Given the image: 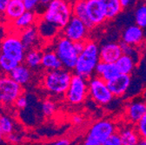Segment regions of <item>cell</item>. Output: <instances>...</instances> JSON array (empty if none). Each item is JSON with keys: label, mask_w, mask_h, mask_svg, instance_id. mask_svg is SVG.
Here are the masks:
<instances>
[{"label": "cell", "mask_w": 146, "mask_h": 145, "mask_svg": "<svg viewBox=\"0 0 146 145\" xmlns=\"http://www.w3.org/2000/svg\"><path fill=\"white\" fill-rule=\"evenodd\" d=\"M99 48L94 41L87 39L84 50L78 55V61L74 69L75 74L90 79L92 77L98 64L100 62Z\"/></svg>", "instance_id": "cell-1"}, {"label": "cell", "mask_w": 146, "mask_h": 145, "mask_svg": "<svg viewBox=\"0 0 146 145\" xmlns=\"http://www.w3.org/2000/svg\"><path fill=\"white\" fill-rule=\"evenodd\" d=\"M72 16L71 3L64 0H53L45 8L41 19L63 30Z\"/></svg>", "instance_id": "cell-2"}, {"label": "cell", "mask_w": 146, "mask_h": 145, "mask_svg": "<svg viewBox=\"0 0 146 145\" xmlns=\"http://www.w3.org/2000/svg\"><path fill=\"white\" fill-rule=\"evenodd\" d=\"M72 74L70 70L60 69L46 71L44 75L42 85L44 89L53 95L65 94L70 86Z\"/></svg>", "instance_id": "cell-3"}, {"label": "cell", "mask_w": 146, "mask_h": 145, "mask_svg": "<svg viewBox=\"0 0 146 145\" xmlns=\"http://www.w3.org/2000/svg\"><path fill=\"white\" fill-rule=\"evenodd\" d=\"M54 51L60 59L64 69L70 71L74 70L79 55L74 47V43L63 35L58 36L55 42Z\"/></svg>", "instance_id": "cell-4"}, {"label": "cell", "mask_w": 146, "mask_h": 145, "mask_svg": "<svg viewBox=\"0 0 146 145\" xmlns=\"http://www.w3.org/2000/svg\"><path fill=\"white\" fill-rule=\"evenodd\" d=\"M26 51L19 35L14 32L5 36L0 43V54L13 59L18 64H22L25 61Z\"/></svg>", "instance_id": "cell-5"}, {"label": "cell", "mask_w": 146, "mask_h": 145, "mask_svg": "<svg viewBox=\"0 0 146 145\" xmlns=\"http://www.w3.org/2000/svg\"><path fill=\"white\" fill-rule=\"evenodd\" d=\"M89 95L88 80L73 74L70 86L65 93V99L70 105H79L84 103Z\"/></svg>", "instance_id": "cell-6"}, {"label": "cell", "mask_w": 146, "mask_h": 145, "mask_svg": "<svg viewBox=\"0 0 146 145\" xmlns=\"http://www.w3.org/2000/svg\"><path fill=\"white\" fill-rule=\"evenodd\" d=\"M23 88L9 75L0 73V104L11 105L22 96Z\"/></svg>", "instance_id": "cell-7"}, {"label": "cell", "mask_w": 146, "mask_h": 145, "mask_svg": "<svg viewBox=\"0 0 146 145\" xmlns=\"http://www.w3.org/2000/svg\"><path fill=\"white\" fill-rule=\"evenodd\" d=\"M88 87L89 96L99 105H108L114 98L106 82L98 77H92L88 79Z\"/></svg>", "instance_id": "cell-8"}, {"label": "cell", "mask_w": 146, "mask_h": 145, "mask_svg": "<svg viewBox=\"0 0 146 145\" xmlns=\"http://www.w3.org/2000/svg\"><path fill=\"white\" fill-rule=\"evenodd\" d=\"M89 29L85 24L78 17L72 16L69 23L62 30V35L73 43L86 41Z\"/></svg>", "instance_id": "cell-9"}, {"label": "cell", "mask_w": 146, "mask_h": 145, "mask_svg": "<svg viewBox=\"0 0 146 145\" xmlns=\"http://www.w3.org/2000/svg\"><path fill=\"white\" fill-rule=\"evenodd\" d=\"M117 130V124L113 121L109 119H103L95 122L90 127L87 136L100 142H103L109 136L116 133Z\"/></svg>", "instance_id": "cell-10"}, {"label": "cell", "mask_w": 146, "mask_h": 145, "mask_svg": "<svg viewBox=\"0 0 146 145\" xmlns=\"http://www.w3.org/2000/svg\"><path fill=\"white\" fill-rule=\"evenodd\" d=\"M125 119L130 124L136 125L146 114V102L142 98L130 101L125 107Z\"/></svg>", "instance_id": "cell-11"}, {"label": "cell", "mask_w": 146, "mask_h": 145, "mask_svg": "<svg viewBox=\"0 0 146 145\" xmlns=\"http://www.w3.org/2000/svg\"><path fill=\"white\" fill-rule=\"evenodd\" d=\"M106 83L113 97H123L129 89L131 84V76L119 74Z\"/></svg>", "instance_id": "cell-12"}, {"label": "cell", "mask_w": 146, "mask_h": 145, "mask_svg": "<svg viewBox=\"0 0 146 145\" xmlns=\"http://www.w3.org/2000/svg\"><path fill=\"white\" fill-rule=\"evenodd\" d=\"M123 55L120 43H107L99 48L100 61L108 64H116Z\"/></svg>", "instance_id": "cell-13"}, {"label": "cell", "mask_w": 146, "mask_h": 145, "mask_svg": "<svg viewBox=\"0 0 146 145\" xmlns=\"http://www.w3.org/2000/svg\"><path fill=\"white\" fill-rule=\"evenodd\" d=\"M86 10L89 20L93 27L103 24L106 19L104 8L99 0H86Z\"/></svg>", "instance_id": "cell-14"}, {"label": "cell", "mask_w": 146, "mask_h": 145, "mask_svg": "<svg viewBox=\"0 0 146 145\" xmlns=\"http://www.w3.org/2000/svg\"><path fill=\"white\" fill-rule=\"evenodd\" d=\"M143 30L136 24L127 27L122 33V42L131 46L139 47L143 43Z\"/></svg>", "instance_id": "cell-15"}, {"label": "cell", "mask_w": 146, "mask_h": 145, "mask_svg": "<svg viewBox=\"0 0 146 145\" xmlns=\"http://www.w3.org/2000/svg\"><path fill=\"white\" fill-rule=\"evenodd\" d=\"M18 35H19L20 39L26 50L35 49L36 45L38 43L39 37H40L38 34V28H36V25L23 30L22 31L18 32Z\"/></svg>", "instance_id": "cell-16"}, {"label": "cell", "mask_w": 146, "mask_h": 145, "mask_svg": "<svg viewBox=\"0 0 146 145\" xmlns=\"http://www.w3.org/2000/svg\"><path fill=\"white\" fill-rule=\"evenodd\" d=\"M95 73L97 74V77L107 83L119 75V71L116 64H108L100 61L96 67Z\"/></svg>", "instance_id": "cell-17"}, {"label": "cell", "mask_w": 146, "mask_h": 145, "mask_svg": "<svg viewBox=\"0 0 146 145\" xmlns=\"http://www.w3.org/2000/svg\"><path fill=\"white\" fill-rule=\"evenodd\" d=\"M38 19V15L34 11H26L21 17H18L14 22H12L14 30L18 33L25 29L35 25Z\"/></svg>", "instance_id": "cell-18"}, {"label": "cell", "mask_w": 146, "mask_h": 145, "mask_svg": "<svg viewBox=\"0 0 146 145\" xmlns=\"http://www.w3.org/2000/svg\"><path fill=\"white\" fill-rule=\"evenodd\" d=\"M9 76L17 83L23 86L30 83L32 74H31V69L27 65L24 64H19Z\"/></svg>", "instance_id": "cell-19"}, {"label": "cell", "mask_w": 146, "mask_h": 145, "mask_svg": "<svg viewBox=\"0 0 146 145\" xmlns=\"http://www.w3.org/2000/svg\"><path fill=\"white\" fill-rule=\"evenodd\" d=\"M25 11L26 9L24 1L22 0H11L4 14L6 19L12 23L19 17H21Z\"/></svg>", "instance_id": "cell-20"}, {"label": "cell", "mask_w": 146, "mask_h": 145, "mask_svg": "<svg viewBox=\"0 0 146 145\" xmlns=\"http://www.w3.org/2000/svg\"><path fill=\"white\" fill-rule=\"evenodd\" d=\"M118 134L122 141V145H135L141 140L135 126L133 127L131 124L123 126L119 130Z\"/></svg>", "instance_id": "cell-21"}, {"label": "cell", "mask_w": 146, "mask_h": 145, "mask_svg": "<svg viewBox=\"0 0 146 145\" xmlns=\"http://www.w3.org/2000/svg\"><path fill=\"white\" fill-rule=\"evenodd\" d=\"M41 66L46 71L63 69L62 63L54 50H46L43 52Z\"/></svg>", "instance_id": "cell-22"}, {"label": "cell", "mask_w": 146, "mask_h": 145, "mask_svg": "<svg viewBox=\"0 0 146 145\" xmlns=\"http://www.w3.org/2000/svg\"><path fill=\"white\" fill-rule=\"evenodd\" d=\"M72 15L82 20L89 30L93 28L92 24L89 20L86 10V0H74L71 3Z\"/></svg>", "instance_id": "cell-23"}, {"label": "cell", "mask_w": 146, "mask_h": 145, "mask_svg": "<svg viewBox=\"0 0 146 145\" xmlns=\"http://www.w3.org/2000/svg\"><path fill=\"white\" fill-rule=\"evenodd\" d=\"M107 20H111L117 17L123 10L119 0H99Z\"/></svg>", "instance_id": "cell-24"}, {"label": "cell", "mask_w": 146, "mask_h": 145, "mask_svg": "<svg viewBox=\"0 0 146 145\" xmlns=\"http://www.w3.org/2000/svg\"><path fill=\"white\" fill-rule=\"evenodd\" d=\"M137 63L129 56L123 55L120 57V58L116 62L117 68L119 71V74H124V75H131L134 72Z\"/></svg>", "instance_id": "cell-25"}, {"label": "cell", "mask_w": 146, "mask_h": 145, "mask_svg": "<svg viewBox=\"0 0 146 145\" xmlns=\"http://www.w3.org/2000/svg\"><path fill=\"white\" fill-rule=\"evenodd\" d=\"M38 34L41 38H45V39H50V38H54L58 33L59 29L43 19H40L38 21Z\"/></svg>", "instance_id": "cell-26"}, {"label": "cell", "mask_w": 146, "mask_h": 145, "mask_svg": "<svg viewBox=\"0 0 146 145\" xmlns=\"http://www.w3.org/2000/svg\"><path fill=\"white\" fill-rule=\"evenodd\" d=\"M42 56L43 52L38 50L36 48L31 49L26 51L25 58V64L27 65L30 69H35L38 68L41 65L42 62Z\"/></svg>", "instance_id": "cell-27"}, {"label": "cell", "mask_w": 146, "mask_h": 145, "mask_svg": "<svg viewBox=\"0 0 146 145\" xmlns=\"http://www.w3.org/2000/svg\"><path fill=\"white\" fill-rule=\"evenodd\" d=\"M19 64L13 59L0 54V73L5 75H10L14 69Z\"/></svg>", "instance_id": "cell-28"}, {"label": "cell", "mask_w": 146, "mask_h": 145, "mask_svg": "<svg viewBox=\"0 0 146 145\" xmlns=\"http://www.w3.org/2000/svg\"><path fill=\"white\" fill-rule=\"evenodd\" d=\"M120 45H121L123 55L129 56L137 64L139 59H140V53L138 50V47L131 46V45H129L127 44H124L123 42L120 43Z\"/></svg>", "instance_id": "cell-29"}, {"label": "cell", "mask_w": 146, "mask_h": 145, "mask_svg": "<svg viewBox=\"0 0 146 145\" xmlns=\"http://www.w3.org/2000/svg\"><path fill=\"white\" fill-rule=\"evenodd\" d=\"M136 25L143 29L146 28V4L139 5L135 11Z\"/></svg>", "instance_id": "cell-30"}, {"label": "cell", "mask_w": 146, "mask_h": 145, "mask_svg": "<svg viewBox=\"0 0 146 145\" xmlns=\"http://www.w3.org/2000/svg\"><path fill=\"white\" fill-rule=\"evenodd\" d=\"M0 127H1V131L3 135H9L13 131V122L11 119L8 116L2 115L0 116Z\"/></svg>", "instance_id": "cell-31"}, {"label": "cell", "mask_w": 146, "mask_h": 145, "mask_svg": "<svg viewBox=\"0 0 146 145\" xmlns=\"http://www.w3.org/2000/svg\"><path fill=\"white\" fill-rule=\"evenodd\" d=\"M42 111L46 117H51L56 112V104L50 99H45L42 103Z\"/></svg>", "instance_id": "cell-32"}, {"label": "cell", "mask_w": 146, "mask_h": 145, "mask_svg": "<svg viewBox=\"0 0 146 145\" xmlns=\"http://www.w3.org/2000/svg\"><path fill=\"white\" fill-rule=\"evenodd\" d=\"M135 128L141 139H146V114L135 125Z\"/></svg>", "instance_id": "cell-33"}, {"label": "cell", "mask_w": 146, "mask_h": 145, "mask_svg": "<svg viewBox=\"0 0 146 145\" xmlns=\"http://www.w3.org/2000/svg\"><path fill=\"white\" fill-rule=\"evenodd\" d=\"M102 145H122V141L118 132H116L109 136L104 142H102Z\"/></svg>", "instance_id": "cell-34"}, {"label": "cell", "mask_w": 146, "mask_h": 145, "mask_svg": "<svg viewBox=\"0 0 146 145\" xmlns=\"http://www.w3.org/2000/svg\"><path fill=\"white\" fill-rule=\"evenodd\" d=\"M40 0H24V4L26 11H33L38 6Z\"/></svg>", "instance_id": "cell-35"}, {"label": "cell", "mask_w": 146, "mask_h": 145, "mask_svg": "<svg viewBox=\"0 0 146 145\" xmlns=\"http://www.w3.org/2000/svg\"><path fill=\"white\" fill-rule=\"evenodd\" d=\"M15 106L17 108V109H19V110H23V109L26 108L27 105H28V101H27V98L25 97V96H20L19 97H18L16 102H15Z\"/></svg>", "instance_id": "cell-36"}, {"label": "cell", "mask_w": 146, "mask_h": 145, "mask_svg": "<svg viewBox=\"0 0 146 145\" xmlns=\"http://www.w3.org/2000/svg\"><path fill=\"white\" fill-rule=\"evenodd\" d=\"M6 140L9 142H11V143L16 144V143H18L21 141V136H19L18 135H17V134L12 132V133H11V134L6 136Z\"/></svg>", "instance_id": "cell-37"}, {"label": "cell", "mask_w": 146, "mask_h": 145, "mask_svg": "<svg viewBox=\"0 0 146 145\" xmlns=\"http://www.w3.org/2000/svg\"><path fill=\"white\" fill-rule=\"evenodd\" d=\"M83 145H102V142L93 139V138H91L90 136H86V138L84 139V144Z\"/></svg>", "instance_id": "cell-38"}, {"label": "cell", "mask_w": 146, "mask_h": 145, "mask_svg": "<svg viewBox=\"0 0 146 145\" xmlns=\"http://www.w3.org/2000/svg\"><path fill=\"white\" fill-rule=\"evenodd\" d=\"M85 42L86 41H79V42L74 43V47H75V49L78 54H80L84 50V46H85Z\"/></svg>", "instance_id": "cell-39"}, {"label": "cell", "mask_w": 146, "mask_h": 145, "mask_svg": "<svg viewBox=\"0 0 146 145\" xmlns=\"http://www.w3.org/2000/svg\"><path fill=\"white\" fill-rule=\"evenodd\" d=\"M50 145H70V142L67 138H63V139H59V140L53 142Z\"/></svg>", "instance_id": "cell-40"}, {"label": "cell", "mask_w": 146, "mask_h": 145, "mask_svg": "<svg viewBox=\"0 0 146 145\" xmlns=\"http://www.w3.org/2000/svg\"><path fill=\"white\" fill-rule=\"evenodd\" d=\"M11 0H0V14H4Z\"/></svg>", "instance_id": "cell-41"}, {"label": "cell", "mask_w": 146, "mask_h": 145, "mask_svg": "<svg viewBox=\"0 0 146 145\" xmlns=\"http://www.w3.org/2000/svg\"><path fill=\"white\" fill-rule=\"evenodd\" d=\"M71 121L76 125H80L83 122V117L81 116H78V115H74L71 117Z\"/></svg>", "instance_id": "cell-42"}, {"label": "cell", "mask_w": 146, "mask_h": 145, "mask_svg": "<svg viewBox=\"0 0 146 145\" xmlns=\"http://www.w3.org/2000/svg\"><path fill=\"white\" fill-rule=\"evenodd\" d=\"M122 4L123 8H127L128 6H130L131 4L132 3V0H119Z\"/></svg>", "instance_id": "cell-43"}, {"label": "cell", "mask_w": 146, "mask_h": 145, "mask_svg": "<svg viewBox=\"0 0 146 145\" xmlns=\"http://www.w3.org/2000/svg\"><path fill=\"white\" fill-rule=\"evenodd\" d=\"M52 1H53V0H40L39 5H41L42 6H44V7L46 8Z\"/></svg>", "instance_id": "cell-44"}, {"label": "cell", "mask_w": 146, "mask_h": 145, "mask_svg": "<svg viewBox=\"0 0 146 145\" xmlns=\"http://www.w3.org/2000/svg\"><path fill=\"white\" fill-rule=\"evenodd\" d=\"M139 142L141 143V145H146V139H141Z\"/></svg>", "instance_id": "cell-45"}, {"label": "cell", "mask_w": 146, "mask_h": 145, "mask_svg": "<svg viewBox=\"0 0 146 145\" xmlns=\"http://www.w3.org/2000/svg\"><path fill=\"white\" fill-rule=\"evenodd\" d=\"M2 138H3V134H2L1 132H0V141L2 140Z\"/></svg>", "instance_id": "cell-46"}, {"label": "cell", "mask_w": 146, "mask_h": 145, "mask_svg": "<svg viewBox=\"0 0 146 145\" xmlns=\"http://www.w3.org/2000/svg\"><path fill=\"white\" fill-rule=\"evenodd\" d=\"M64 1H67V2H70V3L71 0H64Z\"/></svg>", "instance_id": "cell-47"}, {"label": "cell", "mask_w": 146, "mask_h": 145, "mask_svg": "<svg viewBox=\"0 0 146 145\" xmlns=\"http://www.w3.org/2000/svg\"><path fill=\"white\" fill-rule=\"evenodd\" d=\"M135 145H141V143H140V142H138V143H137V144H135Z\"/></svg>", "instance_id": "cell-48"}, {"label": "cell", "mask_w": 146, "mask_h": 145, "mask_svg": "<svg viewBox=\"0 0 146 145\" xmlns=\"http://www.w3.org/2000/svg\"><path fill=\"white\" fill-rule=\"evenodd\" d=\"M0 132H1V133H2V131H1V127H0Z\"/></svg>", "instance_id": "cell-49"}, {"label": "cell", "mask_w": 146, "mask_h": 145, "mask_svg": "<svg viewBox=\"0 0 146 145\" xmlns=\"http://www.w3.org/2000/svg\"><path fill=\"white\" fill-rule=\"evenodd\" d=\"M145 4H146V1H145Z\"/></svg>", "instance_id": "cell-50"}, {"label": "cell", "mask_w": 146, "mask_h": 145, "mask_svg": "<svg viewBox=\"0 0 146 145\" xmlns=\"http://www.w3.org/2000/svg\"><path fill=\"white\" fill-rule=\"evenodd\" d=\"M145 102H146V99H145Z\"/></svg>", "instance_id": "cell-51"}, {"label": "cell", "mask_w": 146, "mask_h": 145, "mask_svg": "<svg viewBox=\"0 0 146 145\" xmlns=\"http://www.w3.org/2000/svg\"><path fill=\"white\" fill-rule=\"evenodd\" d=\"M22 1H24V0H22Z\"/></svg>", "instance_id": "cell-52"}]
</instances>
